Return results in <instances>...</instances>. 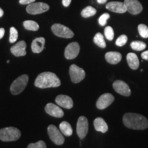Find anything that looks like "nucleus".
<instances>
[{
    "instance_id": "0eeeda50",
    "label": "nucleus",
    "mask_w": 148,
    "mask_h": 148,
    "mask_svg": "<svg viewBox=\"0 0 148 148\" xmlns=\"http://www.w3.org/2000/svg\"><path fill=\"white\" fill-rule=\"evenodd\" d=\"M88 131V121L87 118L84 116H79L77 120L76 132L77 136L80 139H84L87 135Z\"/></svg>"
},
{
    "instance_id": "c756f323",
    "label": "nucleus",
    "mask_w": 148,
    "mask_h": 148,
    "mask_svg": "<svg viewBox=\"0 0 148 148\" xmlns=\"http://www.w3.org/2000/svg\"><path fill=\"white\" fill-rule=\"evenodd\" d=\"M127 41V36L125 34H123V35H121V36L116 39L115 44L116 45L119 46V47H122V46L124 45L125 44H126Z\"/></svg>"
},
{
    "instance_id": "58836bf2",
    "label": "nucleus",
    "mask_w": 148,
    "mask_h": 148,
    "mask_svg": "<svg viewBox=\"0 0 148 148\" xmlns=\"http://www.w3.org/2000/svg\"><path fill=\"white\" fill-rule=\"evenodd\" d=\"M9 62H10V60H7V63H9Z\"/></svg>"
},
{
    "instance_id": "393cba45",
    "label": "nucleus",
    "mask_w": 148,
    "mask_h": 148,
    "mask_svg": "<svg viewBox=\"0 0 148 148\" xmlns=\"http://www.w3.org/2000/svg\"><path fill=\"white\" fill-rule=\"evenodd\" d=\"M96 12H97V11H96V10L93 8V7L87 6L82 10V12H81V14H82L83 17L88 18V17H90V16L95 15L96 14Z\"/></svg>"
},
{
    "instance_id": "4be33fe9",
    "label": "nucleus",
    "mask_w": 148,
    "mask_h": 148,
    "mask_svg": "<svg viewBox=\"0 0 148 148\" xmlns=\"http://www.w3.org/2000/svg\"><path fill=\"white\" fill-rule=\"evenodd\" d=\"M60 132L62 134L66 136H70L73 134V129H72L71 125L69 124L68 122L62 121L61 122L59 125Z\"/></svg>"
},
{
    "instance_id": "6e6552de",
    "label": "nucleus",
    "mask_w": 148,
    "mask_h": 148,
    "mask_svg": "<svg viewBox=\"0 0 148 148\" xmlns=\"http://www.w3.org/2000/svg\"><path fill=\"white\" fill-rule=\"evenodd\" d=\"M69 75L73 83H78L83 80L86 75L84 70L76 64H71L69 68Z\"/></svg>"
},
{
    "instance_id": "9b49d317",
    "label": "nucleus",
    "mask_w": 148,
    "mask_h": 148,
    "mask_svg": "<svg viewBox=\"0 0 148 148\" xmlns=\"http://www.w3.org/2000/svg\"><path fill=\"white\" fill-rule=\"evenodd\" d=\"M127 11L132 14H138L143 10V6L138 0H124Z\"/></svg>"
},
{
    "instance_id": "7c9ffc66",
    "label": "nucleus",
    "mask_w": 148,
    "mask_h": 148,
    "mask_svg": "<svg viewBox=\"0 0 148 148\" xmlns=\"http://www.w3.org/2000/svg\"><path fill=\"white\" fill-rule=\"evenodd\" d=\"M27 148H47V146L43 140H38L36 143L29 144Z\"/></svg>"
},
{
    "instance_id": "b1692460",
    "label": "nucleus",
    "mask_w": 148,
    "mask_h": 148,
    "mask_svg": "<svg viewBox=\"0 0 148 148\" xmlns=\"http://www.w3.org/2000/svg\"><path fill=\"white\" fill-rule=\"evenodd\" d=\"M23 26L26 29L32 31H36L39 29L38 24L34 21H25L23 22Z\"/></svg>"
},
{
    "instance_id": "f3484780",
    "label": "nucleus",
    "mask_w": 148,
    "mask_h": 148,
    "mask_svg": "<svg viewBox=\"0 0 148 148\" xmlns=\"http://www.w3.org/2000/svg\"><path fill=\"white\" fill-rule=\"evenodd\" d=\"M26 43L23 40L18 42L10 49L11 53L15 56H23L26 54Z\"/></svg>"
},
{
    "instance_id": "bb28decb",
    "label": "nucleus",
    "mask_w": 148,
    "mask_h": 148,
    "mask_svg": "<svg viewBox=\"0 0 148 148\" xmlns=\"http://www.w3.org/2000/svg\"><path fill=\"white\" fill-rule=\"evenodd\" d=\"M138 30L140 36L144 38H148V27L145 24H140L138 26Z\"/></svg>"
},
{
    "instance_id": "6ab92c4d",
    "label": "nucleus",
    "mask_w": 148,
    "mask_h": 148,
    "mask_svg": "<svg viewBox=\"0 0 148 148\" xmlns=\"http://www.w3.org/2000/svg\"><path fill=\"white\" fill-rule=\"evenodd\" d=\"M105 58L108 63L112 64H116L121 61L122 56L119 52L116 51H109L105 55Z\"/></svg>"
},
{
    "instance_id": "9d476101",
    "label": "nucleus",
    "mask_w": 148,
    "mask_h": 148,
    "mask_svg": "<svg viewBox=\"0 0 148 148\" xmlns=\"http://www.w3.org/2000/svg\"><path fill=\"white\" fill-rule=\"evenodd\" d=\"M114 100V96L110 93H104L98 98L96 102V106L99 110L106 108L113 102Z\"/></svg>"
},
{
    "instance_id": "c85d7f7f",
    "label": "nucleus",
    "mask_w": 148,
    "mask_h": 148,
    "mask_svg": "<svg viewBox=\"0 0 148 148\" xmlns=\"http://www.w3.org/2000/svg\"><path fill=\"white\" fill-rule=\"evenodd\" d=\"M18 38V32L16 30L15 27H10V38L9 40L11 43H13V42H16V40Z\"/></svg>"
},
{
    "instance_id": "f03ea898",
    "label": "nucleus",
    "mask_w": 148,
    "mask_h": 148,
    "mask_svg": "<svg viewBox=\"0 0 148 148\" xmlns=\"http://www.w3.org/2000/svg\"><path fill=\"white\" fill-rule=\"evenodd\" d=\"M34 84L36 87L40 88H55L60 86L61 82L60 79L55 73L51 72H43L37 76Z\"/></svg>"
},
{
    "instance_id": "20e7f679",
    "label": "nucleus",
    "mask_w": 148,
    "mask_h": 148,
    "mask_svg": "<svg viewBox=\"0 0 148 148\" xmlns=\"http://www.w3.org/2000/svg\"><path fill=\"white\" fill-rule=\"evenodd\" d=\"M28 79L29 77L27 75H22L17 77L12 82L10 86V92H12V95H18L21 93L26 87Z\"/></svg>"
},
{
    "instance_id": "a878e982",
    "label": "nucleus",
    "mask_w": 148,
    "mask_h": 148,
    "mask_svg": "<svg viewBox=\"0 0 148 148\" xmlns=\"http://www.w3.org/2000/svg\"><path fill=\"white\" fill-rule=\"evenodd\" d=\"M130 46L132 49L135 51H142L146 48V44L145 42L138 41V40H136V41H133L131 42Z\"/></svg>"
},
{
    "instance_id": "e433bc0d",
    "label": "nucleus",
    "mask_w": 148,
    "mask_h": 148,
    "mask_svg": "<svg viewBox=\"0 0 148 148\" xmlns=\"http://www.w3.org/2000/svg\"><path fill=\"white\" fill-rule=\"evenodd\" d=\"M97 1L100 4H103V3H105L107 1V0H97Z\"/></svg>"
},
{
    "instance_id": "dca6fc26",
    "label": "nucleus",
    "mask_w": 148,
    "mask_h": 148,
    "mask_svg": "<svg viewBox=\"0 0 148 148\" xmlns=\"http://www.w3.org/2000/svg\"><path fill=\"white\" fill-rule=\"evenodd\" d=\"M106 8L108 10L116 13H124L127 11L124 3L119 2V1H111L107 3Z\"/></svg>"
},
{
    "instance_id": "a211bd4d",
    "label": "nucleus",
    "mask_w": 148,
    "mask_h": 148,
    "mask_svg": "<svg viewBox=\"0 0 148 148\" xmlns=\"http://www.w3.org/2000/svg\"><path fill=\"white\" fill-rule=\"evenodd\" d=\"M45 39L43 37L35 38L32 41V45H31V48H32L33 52L36 53L41 52L45 48Z\"/></svg>"
},
{
    "instance_id": "f8f14e48",
    "label": "nucleus",
    "mask_w": 148,
    "mask_h": 148,
    "mask_svg": "<svg viewBox=\"0 0 148 148\" xmlns=\"http://www.w3.org/2000/svg\"><path fill=\"white\" fill-rule=\"evenodd\" d=\"M79 45L77 42H73L66 46L64 50V56L68 60L75 58L79 52Z\"/></svg>"
},
{
    "instance_id": "473e14b6",
    "label": "nucleus",
    "mask_w": 148,
    "mask_h": 148,
    "mask_svg": "<svg viewBox=\"0 0 148 148\" xmlns=\"http://www.w3.org/2000/svg\"><path fill=\"white\" fill-rule=\"evenodd\" d=\"M35 0H19V3L21 4H30V3H34Z\"/></svg>"
},
{
    "instance_id": "f257e3e1",
    "label": "nucleus",
    "mask_w": 148,
    "mask_h": 148,
    "mask_svg": "<svg viewBox=\"0 0 148 148\" xmlns=\"http://www.w3.org/2000/svg\"><path fill=\"white\" fill-rule=\"evenodd\" d=\"M125 126L133 130H145L148 127V120L142 114L127 112L123 116Z\"/></svg>"
},
{
    "instance_id": "39448f33",
    "label": "nucleus",
    "mask_w": 148,
    "mask_h": 148,
    "mask_svg": "<svg viewBox=\"0 0 148 148\" xmlns=\"http://www.w3.org/2000/svg\"><path fill=\"white\" fill-rule=\"evenodd\" d=\"M47 132L49 138L53 143L61 145L64 143V138L62 132L53 125H49L47 127Z\"/></svg>"
},
{
    "instance_id": "ddd939ff",
    "label": "nucleus",
    "mask_w": 148,
    "mask_h": 148,
    "mask_svg": "<svg viewBox=\"0 0 148 148\" xmlns=\"http://www.w3.org/2000/svg\"><path fill=\"white\" fill-rule=\"evenodd\" d=\"M114 90L120 95L128 97L131 95V90L126 83L122 80H116L112 84Z\"/></svg>"
},
{
    "instance_id": "4c0bfd02",
    "label": "nucleus",
    "mask_w": 148,
    "mask_h": 148,
    "mask_svg": "<svg viewBox=\"0 0 148 148\" xmlns=\"http://www.w3.org/2000/svg\"><path fill=\"white\" fill-rule=\"evenodd\" d=\"M3 15V11L2 9L0 8V17H1Z\"/></svg>"
},
{
    "instance_id": "2eb2a0df",
    "label": "nucleus",
    "mask_w": 148,
    "mask_h": 148,
    "mask_svg": "<svg viewBox=\"0 0 148 148\" xmlns=\"http://www.w3.org/2000/svg\"><path fill=\"white\" fill-rule=\"evenodd\" d=\"M56 102L58 106L66 109H71L73 106V99L69 96L65 95L57 96L56 98Z\"/></svg>"
},
{
    "instance_id": "c9c22d12",
    "label": "nucleus",
    "mask_w": 148,
    "mask_h": 148,
    "mask_svg": "<svg viewBox=\"0 0 148 148\" xmlns=\"http://www.w3.org/2000/svg\"><path fill=\"white\" fill-rule=\"evenodd\" d=\"M5 34V29L3 28H0V39L2 38Z\"/></svg>"
},
{
    "instance_id": "2f4dec72",
    "label": "nucleus",
    "mask_w": 148,
    "mask_h": 148,
    "mask_svg": "<svg viewBox=\"0 0 148 148\" xmlns=\"http://www.w3.org/2000/svg\"><path fill=\"white\" fill-rule=\"evenodd\" d=\"M109 18H110V14L108 13L103 14L102 15L100 16L99 19H98L99 24L101 26H104V25H106V24L107 23V20H108Z\"/></svg>"
},
{
    "instance_id": "f704fd0d",
    "label": "nucleus",
    "mask_w": 148,
    "mask_h": 148,
    "mask_svg": "<svg viewBox=\"0 0 148 148\" xmlns=\"http://www.w3.org/2000/svg\"><path fill=\"white\" fill-rule=\"evenodd\" d=\"M71 2V0H62V4L64 6L68 7Z\"/></svg>"
},
{
    "instance_id": "aec40b11",
    "label": "nucleus",
    "mask_w": 148,
    "mask_h": 148,
    "mask_svg": "<svg viewBox=\"0 0 148 148\" xmlns=\"http://www.w3.org/2000/svg\"><path fill=\"white\" fill-rule=\"evenodd\" d=\"M126 59L127 64H128L130 69L133 70L138 69V66H139V60H138L137 55L135 54L134 53H127Z\"/></svg>"
},
{
    "instance_id": "412c9836",
    "label": "nucleus",
    "mask_w": 148,
    "mask_h": 148,
    "mask_svg": "<svg viewBox=\"0 0 148 148\" xmlns=\"http://www.w3.org/2000/svg\"><path fill=\"white\" fill-rule=\"evenodd\" d=\"M94 127L97 132H100L101 133H106L108 130V126L107 125L106 122L103 120L102 118L97 117L94 120L93 122Z\"/></svg>"
},
{
    "instance_id": "cd10ccee",
    "label": "nucleus",
    "mask_w": 148,
    "mask_h": 148,
    "mask_svg": "<svg viewBox=\"0 0 148 148\" xmlns=\"http://www.w3.org/2000/svg\"><path fill=\"white\" fill-rule=\"evenodd\" d=\"M104 36L107 39L112 40L114 38V30L112 27L107 26L104 29Z\"/></svg>"
},
{
    "instance_id": "423d86ee",
    "label": "nucleus",
    "mask_w": 148,
    "mask_h": 148,
    "mask_svg": "<svg viewBox=\"0 0 148 148\" xmlns=\"http://www.w3.org/2000/svg\"><path fill=\"white\" fill-rule=\"evenodd\" d=\"M51 30L56 36L61 38H70L74 36L73 32L69 27L64 26L62 24L56 23L51 26Z\"/></svg>"
},
{
    "instance_id": "72a5a7b5",
    "label": "nucleus",
    "mask_w": 148,
    "mask_h": 148,
    "mask_svg": "<svg viewBox=\"0 0 148 148\" xmlns=\"http://www.w3.org/2000/svg\"><path fill=\"white\" fill-rule=\"evenodd\" d=\"M141 57L142 58L144 59V60H148V50L143 51V52L141 53Z\"/></svg>"
},
{
    "instance_id": "5701e85b",
    "label": "nucleus",
    "mask_w": 148,
    "mask_h": 148,
    "mask_svg": "<svg viewBox=\"0 0 148 148\" xmlns=\"http://www.w3.org/2000/svg\"><path fill=\"white\" fill-rule=\"evenodd\" d=\"M93 41L95 42L98 47L101 48H105L106 47V42H105L104 37H103V34L101 33L98 32L95 34V36L93 38Z\"/></svg>"
},
{
    "instance_id": "7ed1b4c3",
    "label": "nucleus",
    "mask_w": 148,
    "mask_h": 148,
    "mask_svg": "<svg viewBox=\"0 0 148 148\" xmlns=\"http://www.w3.org/2000/svg\"><path fill=\"white\" fill-rule=\"evenodd\" d=\"M21 132L16 127H8L0 130V140L2 141H14L21 136Z\"/></svg>"
},
{
    "instance_id": "4468645a",
    "label": "nucleus",
    "mask_w": 148,
    "mask_h": 148,
    "mask_svg": "<svg viewBox=\"0 0 148 148\" xmlns=\"http://www.w3.org/2000/svg\"><path fill=\"white\" fill-rule=\"evenodd\" d=\"M45 112L49 115L57 118H61L64 116L63 110L57 105L52 103H49L45 108Z\"/></svg>"
},
{
    "instance_id": "1a4fd4ad",
    "label": "nucleus",
    "mask_w": 148,
    "mask_h": 148,
    "mask_svg": "<svg viewBox=\"0 0 148 148\" xmlns=\"http://www.w3.org/2000/svg\"><path fill=\"white\" fill-rule=\"evenodd\" d=\"M49 5L45 3L38 2V3H32L27 5L26 10L29 14H37L43 13L49 10Z\"/></svg>"
}]
</instances>
